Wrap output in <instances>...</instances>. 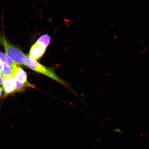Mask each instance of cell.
<instances>
[{"mask_svg": "<svg viewBox=\"0 0 149 149\" xmlns=\"http://www.w3.org/2000/svg\"><path fill=\"white\" fill-rule=\"evenodd\" d=\"M17 81L20 83L26 85L33 88H34L33 85L31 84L28 82L27 79V75L26 72L19 67H17L13 69V76Z\"/></svg>", "mask_w": 149, "mask_h": 149, "instance_id": "5", "label": "cell"}, {"mask_svg": "<svg viewBox=\"0 0 149 149\" xmlns=\"http://www.w3.org/2000/svg\"><path fill=\"white\" fill-rule=\"evenodd\" d=\"M0 43L4 47L6 54L17 65H25L26 55L21 50L9 42L3 35H0Z\"/></svg>", "mask_w": 149, "mask_h": 149, "instance_id": "2", "label": "cell"}, {"mask_svg": "<svg viewBox=\"0 0 149 149\" xmlns=\"http://www.w3.org/2000/svg\"><path fill=\"white\" fill-rule=\"evenodd\" d=\"M51 37L49 35L45 34L40 36L37 41V42L42 43L47 47L51 42Z\"/></svg>", "mask_w": 149, "mask_h": 149, "instance_id": "7", "label": "cell"}, {"mask_svg": "<svg viewBox=\"0 0 149 149\" xmlns=\"http://www.w3.org/2000/svg\"><path fill=\"white\" fill-rule=\"evenodd\" d=\"M112 130L113 132H119V133L124 134V133H123V132L122 130H121L120 129H118V128H116V129H112Z\"/></svg>", "mask_w": 149, "mask_h": 149, "instance_id": "11", "label": "cell"}, {"mask_svg": "<svg viewBox=\"0 0 149 149\" xmlns=\"http://www.w3.org/2000/svg\"><path fill=\"white\" fill-rule=\"evenodd\" d=\"M2 76V72H1V70H0V77Z\"/></svg>", "mask_w": 149, "mask_h": 149, "instance_id": "14", "label": "cell"}, {"mask_svg": "<svg viewBox=\"0 0 149 149\" xmlns=\"http://www.w3.org/2000/svg\"><path fill=\"white\" fill-rule=\"evenodd\" d=\"M17 86L16 92L17 91H22L23 89L25 88L26 87H28L26 85L24 84L20 83L16 80Z\"/></svg>", "mask_w": 149, "mask_h": 149, "instance_id": "9", "label": "cell"}, {"mask_svg": "<svg viewBox=\"0 0 149 149\" xmlns=\"http://www.w3.org/2000/svg\"><path fill=\"white\" fill-rule=\"evenodd\" d=\"M13 69L4 64V68L2 72V76L3 78L13 76Z\"/></svg>", "mask_w": 149, "mask_h": 149, "instance_id": "8", "label": "cell"}, {"mask_svg": "<svg viewBox=\"0 0 149 149\" xmlns=\"http://www.w3.org/2000/svg\"><path fill=\"white\" fill-rule=\"evenodd\" d=\"M3 79L2 77V76L0 77V85H1V84H2L3 82Z\"/></svg>", "mask_w": 149, "mask_h": 149, "instance_id": "12", "label": "cell"}, {"mask_svg": "<svg viewBox=\"0 0 149 149\" xmlns=\"http://www.w3.org/2000/svg\"><path fill=\"white\" fill-rule=\"evenodd\" d=\"M2 84L5 96L15 92L16 80L13 76L3 78Z\"/></svg>", "mask_w": 149, "mask_h": 149, "instance_id": "4", "label": "cell"}, {"mask_svg": "<svg viewBox=\"0 0 149 149\" xmlns=\"http://www.w3.org/2000/svg\"><path fill=\"white\" fill-rule=\"evenodd\" d=\"M46 48L44 44L37 42L31 47L29 56L35 60H38L43 56Z\"/></svg>", "mask_w": 149, "mask_h": 149, "instance_id": "3", "label": "cell"}, {"mask_svg": "<svg viewBox=\"0 0 149 149\" xmlns=\"http://www.w3.org/2000/svg\"><path fill=\"white\" fill-rule=\"evenodd\" d=\"M26 62L24 65L27 68L38 73L48 76L68 88L66 83L56 74L53 69L43 66L29 55L26 56Z\"/></svg>", "mask_w": 149, "mask_h": 149, "instance_id": "1", "label": "cell"}, {"mask_svg": "<svg viewBox=\"0 0 149 149\" xmlns=\"http://www.w3.org/2000/svg\"><path fill=\"white\" fill-rule=\"evenodd\" d=\"M3 68H4V64L3 63L2 61L0 60V70H1V72H3Z\"/></svg>", "mask_w": 149, "mask_h": 149, "instance_id": "10", "label": "cell"}, {"mask_svg": "<svg viewBox=\"0 0 149 149\" xmlns=\"http://www.w3.org/2000/svg\"><path fill=\"white\" fill-rule=\"evenodd\" d=\"M0 60H1L4 64L10 67L12 69L18 67L14 61H13L6 54L0 52Z\"/></svg>", "mask_w": 149, "mask_h": 149, "instance_id": "6", "label": "cell"}, {"mask_svg": "<svg viewBox=\"0 0 149 149\" xmlns=\"http://www.w3.org/2000/svg\"><path fill=\"white\" fill-rule=\"evenodd\" d=\"M3 92V88L1 87H0V97L1 96Z\"/></svg>", "mask_w": 149, "mask_h": 149, "instance_id": "13", "label": "cell"}]
</instances>
